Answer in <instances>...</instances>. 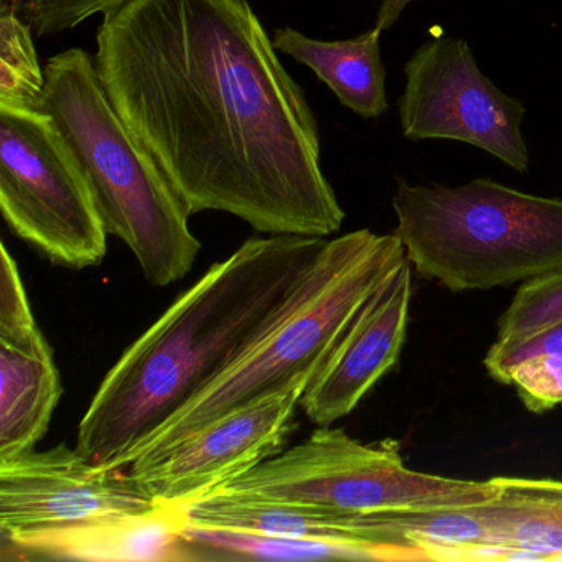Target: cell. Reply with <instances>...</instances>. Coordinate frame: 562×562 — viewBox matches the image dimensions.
<instances>
[{
  "label": "cell",
  "instance_id": "6da1fadb",
  "mask_svg": "<svg viewBox=\"0 0 562 562\" xmlns=\"http://www.w3.org/2000/svg\"><path fill=\"white\" fill-rule=\"evenodd\" d=\"M98 74L190 216L327 238L345 212L314 111L248 0H130L104 14Z\"/></svg>",
  "mask_w": 562,
  "mask_h": 562
},
{
  "label": "cell",
  "instance_id": "7a4b0ae2",
  "mask_svg": "<svg viewBox=\"0 0 562 562\" xmlns=\"http://www.w3.org/2000/svg\"><path fill=\"white\" fill-rule=\"evenodd\" d=\"M327 241L255 236L210 266L108 371L77 449L94 465L126 469L134 450L271 321Z\"/></svg>",
  "mask_w": 562,
  "mask_h": 562
},
{
  "label": "cell",
  "instance_id": "3957f363",
  "mask_svg": "<svg viewBox=\"0 0 562 562\" xmlns=\"http://www.w3.org/2000/svg\"><path fill=\"white\" fill-rule=\"evenodd\" d=\"M404 261L396 233L358 229L327 241L271 321L134 450L127 467L160 456L297 374L321 370L364 301Z\"/></svg>",
  "mask_w": 562,
  "mask_h": 562
},
{
  "label": "cell",
  "instance_id": "277c9868",
  "mask_svg": "<svg viewBox=\"0 0 562 562\" xmlns=\"http://www.w3.org/2000/svg\"><path fill=\"white\" fill-rule=\"evenodd\" d=\"M38 110L83 167L108 235L133 251L147 281L167 288L186 278L202 249L189 210L111 103L88 52L70 48L47 61Z\"/></svg>",
  "mask_w": 562,
  "mask_h": 562
},
{
  "label": "cell",
  "instance_id": "5b68a950",
  "mask_svg": "<svg viewBox=\"0 0 562 562\" xmlns=\"http://www.w3.org/2000/svg\"><path fill=\"white\" fill-rule=\"evenodd\" d=\"M394 229L419 278L488 291L562 269V200L490 179L460 187L396 180Z\"/></svg>",
  "mask_w": 562,
  "mask_h": 562
},
{
  "label": "cell",
  "instance_id": "8992f818",
  "mask_svg": "<svg viewBox=\"0 0 562 562\" xmlns=\"http://www.w3.org/2000/svg\"><path fill=\"white\" fill-rule=\"evenodd\" d=\"M215 493L368 515L485 505L498 485L409 469L394 440L363 443L327 426Z\"/></svg>",
  "mask_w": 562,
  "mask_h": 562
},
{
  "label": "cell",
  "instance_id": "52a82bcc",
  "mask_svg": "<svg viewBox=\"0 0 562 562\" xmlns=\"http://www.w3.org/2000/svg\"><path fill=\"white\" fill-rule=\"evenodd\" d=\"M0 212L52 265L87 269L108 252V232L83 167L41 110L0 106Z\"/></svg>",
  "mask_w": 562,
  "mask_h": 562
},
{
  "label": "cell",
  "instance_id": "ba28073f",
  "mask_svg": "<svg viewBox=\"0 0 562 562\" xmlns=\"http://www.w3.org/2000/svg\"><path fill=\"white\" fill-rule=\"evenodd\" d=\"M404 77L397 113L406 139L457 140L485 150L516 172H528L525 106L482 74L467 42L446 35L429 38L404 65Z\"/></svg>",
  "mask_w": 562,
  "mask_h": 562
},
{
  "label": "cell",
  "instance_id": "9c48e42d",
  "mask_svg": "<svg viewBox=\"0 0 562 562\" xmlns=\"http://www.w3.org/2000/svg\"><path fill=\"white\" fill-rule=\"evenodd\" d=\"M318 370L243 404L153 459L127 467L157 502L192 505L284 449L295 413Z\"/></svg>",
  "mask_w": 562,
  "mask_h": 562
},
{
  "label": "cell",
  "instance_id": "30bf717a",
  "mask_svg": "<svg viewBox=\"0 0 562 562\" xmlns=\"http://www.w3.org/2000/svg\"><path fill=\"white\" fill-rule=\"evenodd\" d=\"M157 503L130 470L94 465L67 443L0 462V538L143 513Z\"/></svg>",
  "mask_w": 562,
  "mask_h": 562
},
{
  "label": "cell",
  "instance_id": "8fae6325",
  "mask_svg": "<svg viewBox=\"0 0 562 562\" xmlns=\"http://www.w3.org/2000/svg\"><path fill=\"white\" fill-rule=\"evenodd\" d=\"M413 271L406 258L378 285L305 387L301 407L315 426H331L353 413L396 367L406 341Z\"/></svg>",
  "mask_w": 562,
  "mask_h": 562
},
{
  "label": "cell",
  "instance_id": "7c38bea8",
  "mask_svg": "<svg viewBox=\"0 0 562 562\" xmlns=\"http://www.w3.org/2000/svg\"><path fill=\"white\" fill-rule=\"evenodd\" d=\"M189 505L159 502L143 513L0 538L2 559L21 561L195 562Z\"/></svg>",
  "mask_w": 562,
  "mask_h": 562
},
{
  "label": "cell",
  "instance_id": "4fadbf2b",
  "mask_svg": "<svg viewBox=\"0 0 562 562\" xmlns=\"http://www.w3.org/2000/svg\"><path fill=\"white\" fill-rule=\"evenodd\" d=\"M498 495L473 506L502 561H562V480L496 476Z\"/></svg>",
  "mask_w": 562,
  "mask_h": 562
},
{
  "label": "cell",
  "instance_id": "5bb4252c",
  "mask_svg": "<svg viewBox=\"0 0 562 562\" xmlns=\"http://www.w3.org/2000/svg\"><path fill=\"white\" fill-rule=\"evenodd\" d=\"M381 32H364L350 41H315L295 29H278L274 47L311 68L341 104L363 120L387 111L386 68L381 60Z\"/></svg>",
  "mask_w": 562,
  "mask_h": 562
},
{
  "label": "cell",
  "instance_id": "9a60e30c",
  "mask_svg": "<svg viewBox=\"0 0 562 562\" xmlns=\"http://www.w3.org/2000/svg\"><path fill=\"white\" fill-rule=\"evenodd\" d=\"M61 393L54 355L0 345V462L31 452L44 439Z\"/></svg>",
  "mask_w": 562,
  "mask_h": 562
},
{
  "label": "cell",
  "instance_id": "2e32d148",
  "mask_svg": "<svg viewBox=\"0 0 562 562\" xmlns=\"http://www.w3.org/2000/svg\"><path fill=\"white\" fill-rule=\"evenodd\" d=\"M483 364L493 380L515 387L531 413L562 406V321L526 337L496 340Z\"/></svg>",
  "mask_w": 562,
  "mask_h": 562
},
{
  "label": "cell",
  "instance_id": "e0dca14e",
  "mask_svg": "<svg viewBox=\"0 0 562 562\" xmlns=\"http://www.w3.org/2000/svg\"><path fill=\"white\" fill-rule=\"evenodd\" d=\"M0 15V106L38 110L45 68L38 64L34 31L15 12Z\"/></svg>",
  "mask_w": 562,
  "mask_h": 562
},
{
  "label": "cell",
  "instance_id": "ac0fdd59",
  "mask_svg": "<svg viewBox=\"0 0 562 562\" xmlns=\"http://www.w3.org/2000/svg\"><path fill=\"white\" fill-rule=\"evenodd\" d=\"M0 345L37 357L54 355L32 314L18 262L4 243L0 245Z\"/></svg>",
  "mask_w": 562,
  "mask_h": 562
},
{
  "label": "cell",
  "instance_id": "d6986e66",
  "mask_svg": "<svg viewBox=\"0 0 562 562\" xmlns=\"http://www.w3.org/2000/svg\"><path fill=\"white\" fill-rule=\"evenodd\" d=\"M562 321V269L522 282L498 321L496 340L535 334Z\"/></svg>",
  "mask_w": 562,
  "mask_h": 562
},
{
  "label": "cell",
  "instance_id": "ffe728a7",
  "mask_svg": "<svg viewBox=\"0 0 562 562\" xmlns=\"http://www.w3.org/2000/svg\"><path fill=\"white\" fill-rule=\"evenodd\" d=\"M130 0H19L18 14L24 15L41 37L71 31L97 14H108Z\"/></svg>",
  "mask_w": 562,
  "mask_h": 562
},
{
  "label": "cell",
  "instance_id": "44dd1931",
  "mask_svg": "<svg viewBox=\"0 0 562 562\" xmlns=\"http://www.w3.org/2000/svg\"><path fill=\"white\" fill-rule=\"evenodd\" d=\"M413 0H383L380 9L376 12V22H374V29L383 34L384 31H390L401 15H403L404 9L411 4Z\"/></svg>",
  "mask_w": 562,
  "mask_h": 562
},
{
  "label": "cell",
  "instance_id": "7402d4cb",
  "mask_svg": "<svg viewBox=\"0 0 562 562\" xmlns=\"http://www.w3.org/2000/svg\"><path fill=\"white\" fill-rule=\"evenodd\" d=\"M19 0H0V14H8V12H15L18 9ZM18 14V12H15Z\"/></svg>",
  "mask_w": 562,
  "mask_h": 562
}]
</instances>
